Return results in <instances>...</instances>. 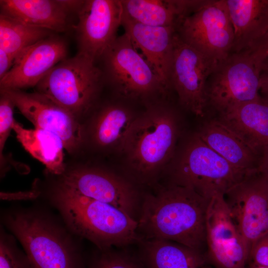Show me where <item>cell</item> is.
<instances>
[{
  "instance_id": "d6a6232c",
  "label": "cell",
  "mask_w": 268,
  "mask_h": 268,
  "mask_svg": "<svg viewBox=\"0 0 268 268\" xmlns=\"http://www.w3.org/2000/svg\"><path fill=\"white\" fill-rule=\"evenodd\" d=\"M259 92L261 97L268 103V71L261 73Z\"/></svg>"
},
{
  "instance_id": "5bb4252c",
  "label": "cell",
  "mask_w": 268,
  "mask_h": 268,
  "mask_svg": "<svg viewBox=\"0 0 268 268\" xmlns=\"http://www.w3.org/2000/svg\"><path fill=\"white\" fill-rule=\"evenodd\" d=\"M77 14L78 53L95 62L118 37L123 16L121 0H84Z\"/></svg>"
},
{
  "instance_id": "8992f818",
  "label": "cell",
  "mask_w": 268,
  "mask_h": 268,
  "mask_svg": "<svg viewBox=\"0 0 268 268\" xmlns=\"http://www.w3.org/2000/svg\"><path fill=\"white\" fill-rule=\"evenodd\" d=\"M246 174L233 167L196 133L174 168L173 184L191 189L210 200L217 194L224 195Z\"/></svg>"
},
{
  "instance_id": "1f68e13d",
  "label": "cell",
  "mask_w": 268,
  "mask_h": 268,
  "mask_svg": "<svg viewBox=\"0 0 268 268\" xmlns=\"http://www.w3.org/2000/svg\"><path fill=\"white\" fill-rule=\"evenodd\" d=\"M14 60L3 50L0 49V79L2 78L12 67Z\"/></svg>"
},
{
  "instance_id": "7c38bea8",
  "label": "cell",
  "mask_w": 268,
  "mask_h": 268,
  "mask_svg": "<svg viewBox=\"0 0 268 268\" xmlns=\"http://www.w3.org/2000/svg\"><path fill=\"white\" fill-rule=\"evenodd\" d=\"M5 92L21 113L36 129L49 131L62 141L69 153H76L84 139L83 126L67 110L46 96L22 90H0Z\"/></svg>"
},
{
  "instance_id": "ffe728a7",
  "label": "cell",
  "mask_w": 268,
  "mask_h": 268,
  "mask_svg": "<svg viewBox=\"0 0 268 268\" xmlns=\"http://www.w3.org/2000/svg\"><path fill=\"white\" fill-rule=\"evenodd\" d=\"M234 30L232 53L255 50L268 34V0H225Z\"/></svg>"
},
{
  "instance_id": "d4e9b609",
  "label": "cell",
  "mask_w": 268,
  "mask_h": 268,
  "mask_svg": "<svg viewBox=\"0 0 268 268\" xmlns=\"http://www.w3.org/2000/svg\"><path fill=\"white\" fill-rule=\"evenodd\" d=\"M130 112L121 106L111 104L101 108L91 125V137L101 148L121 147L134 121Z\"/></svg>"
},
{
  "instance_id": "6da1fadb",
  "label": "cell",
  "mask_w": 268,
  "mask_h": 268,
  "mask_svg": "<svg viewBox=\"0 0 268 268\" xmlns=\"http://www.w3.org/2000/svg\"><path fill=\"white\" fill-rule=\"evenodd\" d=\"M210 200L172 184L144 198L138 232L142 239L167 240L206 255L205 219Z\"/></svg>"
},
{
  "instance_id": "9c48e42d",
  "label": "cell",
  "mask_w": 268,
  "mask_h": 268,
  "mask_svg": "<svg viewBox=\"0 0 268 268\" xmlns=\"http://www.w3.org/2000/svg\"><path fill=\"white\" fill-rule=\"evenodd\" d=\"M104 79L118 93L131 99H144L166 91L126 33L118 36L101 58Z\"/></svg>"
},
{
  "instance_id": "9a60e30c",
  "label": "cell",
  "mask_w": 268,
  "mask_h": 268,
  "mask_svg": "<svg viewBox=\"0 0 268 268\" xmlns=\"http://www.w3.org/2000/svg\"><path fill=\"white\" fill-rule=\"evenodd\" d=\"M60 183L79 193L111 204L134 218L138 209L137 195L128 182L109 171L79 166L67 170Z\"/></svg>"
},
{
  "instance_id": "44dd1931",
  "label": "cell",
  "mask_w": 268,
  "mask_h": 268,
  "mask_svg": "<svg viewBox=\"0 0 268 268\" xmlns=\"http://www.w3.org/2000/svg\"><path fill=\"white\" fill-rule=\"evenodd\" d=\"M123 14L139 23L177 29L203 2L193 0H121Z\"/></svg>"
},
{
  "instance_id": "d6986e66",
  "label": "cell",
  "mask_w": 268,
  "mask_h": 268,
  "mask_svg": "<svg viewBox=\"0 0 268 268\" xmlns=\"http://www.w3.org/2000/svg\"><path fill=\"white\" fill-rule=\"evenodd\" d=\"M216 119L261 157L268 151V103L261 97Z\"/></svg>"
},
{
  "instance_id": "7a4b0ae2",
  "label": "cell",
  "mask_w": 268,
  "mask_h": 268,
  "mask_svg": "<svg viewBox=\"0 0 268 268\" xmlns=\"http://www.w3.org/2000/svg\"><path fill=\"white\" fill-rule=\"evenodd\" d=\"M51 199L66 225L74 234L94 243L100 250L139 242L138 221L107 203L84 196L59 183Z\"/></svg>"
},
{
  "instance_id": "484cf974",
  "label": "cell",
  "mask_w": 268,
  "mask_h": 268,
  "mask_svg": "<svg viewBox=\"0 0 268 268\" xmlns=\"http://www.w3.org/2000/svg\"><path fill=\"white\" fill-rule=\"evenodd\" d=\"M53 32L0 14V49L14 60L25 50L51 36Z\"/></svg>"
},
{
  "instance_id": "52a82bcc",
  "label": "cell",
  "mask_w": 268,
  "mask_h": 268,
  "mask_svg": "<svg viewBox=\"0 0 268 268\" xmlns=\"http://www.w3.org/2000/svg\"><path fill=\"white\" fill-rule=\"evenodd\" d=\"M261 69L253 53H231L210 75L206 87L207 109L217 115L261 97Z\"/></svg>"
},
{
  "instance_id": "603a6c76",
  "label": "cell",
  "mask_w": 268,
  "mask_h": 268,
  "mask_svg": "<svg viewBox=\"0 0 268 268\" xmlns=\"http://www.w3.org/2000/svg\"><path fill=\"white\" fill-rule=\"evenodd\" d=\"M137 255L144 268H202L206 256L180 244L161 239H142Z\"/></svg>"
},
{
  "instance_id": "4316f807",
  "label": "cell",
  "mask_w": 268,
  "mask_h": 268,
  "mask_svg": "<svg viewBox=\"0 0 268 268\" xmlns=\"http://www.w3.org/2000/svg\"><path fill=\"white\" fill-rule=\"evenodd\" d=\"M87 268H144L137 256L126 251L100 250L89 261Z\"/></svg>"
},
{
  "instance_id": "e575fe53",
  "label": "cell",
  "mask_w": 268,
  "mask_h": 268,
  "mask_svg": "<svg viewBox=\"0 0 268 268\" xmlns=\"http://www.w3.org/2000/svg\"><path fill=\"white\" fill-rule=\"evenodd\" d=\"M246 268H268V267L260 266L252 263H248Z\"/></svg>"
},
{
  "instance_id": "ac0fdd59",
  "label": "cell",
  "mask_w": 268,
  "mask_h": 268,
  "mask_svg": "<svg viewBox=\"0 0 268 268\" xmlns=\"http://www.w3.org/2000/svg\"><path fill=\"white\" fill-rule=\"evenodd\" d=\"M75 0H0V14L34 27L63 32L69 26V14Z\"/></svg>"
},
{
  "instance_id": "2e32d148",
  "label": "cell",
  "mask_w": 268,
  "mask_h": 268,
  "mask_svg": "<svg viewBox=\"0 0 268 268\" xmlns=\"http://www.w3.org/2000/svg\"><path fill=\"white\" fill-rule=\"evenodd\" d=\"M67 45L63 39L51 35L31 46L14 60L0 79V90H21L36 86L56 65L66 59Z\"/></svg>"
},
{
  "instance_id": "e0dca14e",
  "label": "cell",
  "mask_w": 268,
  "mask_h": 268,
  "mask_svg": "<svg viewBox=\"0 0 268 268\" xmlns=\"http://www.w3.org/2000/svg\"><path fill=\"white\" fill-rule=\"evenodd\" d=\"M121 25L134 47L141 52L142 56L167 91L171 88L170 71L177 29L172 27L143 25L123 14Z\"/></svg>"
},
{
  "instance_id": "f1b7e54d",
  "label": "cell",
  "mask_w": 268,
  "mask_h": 268,
  "mask_svg": "<svg viewBox=\"0 0 268 268\" xmlns=\"http://www.w3.org/2000/svg\"><path fill=\"white\" fill-rule=\"evenodd\" d=\"M12 100L4 92L0 91V161L1 175L4 173L6 161L3 156V149L15 121Z\"/></svg>"
},
{
  "instance_id": "f546056e",
  "label": "cell",
  "mask_w": 268,
  "mask_h": 268,
  "mask_svg": "<svg viewBox=\"0 0 268 268\" xmlns=\"http://www.w3.org/2000/svg\"><path fill=\"white\" fill-rule=\"evenodd\" d=\"M248 263L268 267V233L255 242L250 251Z\"/></svg>"
},
{
  "instance_id": "836d02e7",
  "label": "cell",
  "mask_w": 268,
  "mask_h": 268,
  "mask_svg": "<svg viewBox=\"0 0 268 268\" xmlns=\"http://www.w3.org/2000/svg\"><path fill=\"white\" fill-rule=\"evenodd\" d=\"M259 169L268 176V151L262 156Z\"/></svg>"
},
{
  "instance_id": "d590c367",
  "label": "cell",
  "mask_w": 268,
  "mask_h": 268,
  "mask_svg": "<svg viewBox=\"0 0 268 268\" xmlns=\"http://www.w3.org/2000/svg\"><path fill=\"white\" fill-rule=\"evenodd\" d=\"M207 268V267H203V268Z\"/></svg>"
},
{
  "instance_id": "7402d4cb",
  "label": "cell",
  "mask_w": 268,
  "mask_h": 268,
  "mask_svg": "<svg viewBox=\"0 0 268 268\" xmlns=\"http://www.w3.org/2000/svg\"><path fill=\"white\" fill-rule=\"evenodd\" d=\"M210 148L239 171L259 168L262 157L216 119L205 122L197 133Z\"/></svg>"
},
{
  "instance_id": "4fadbf2b",
  "label": "cell",
  "mask_w": 268,
  "mask_h": 268,
  "mask_svg": "<svg viewBox=\"0 0 268 268\" xmlns=\"http://www.w3.org/2000/svg\"><path fill=\"white\" fill-rule=\"evenodd\" d=\"M205 226L207 262L215 268H246L249 254L223 195L209 201Z\"/></svg>"
},
{
  "instance_id": "3957f363",
  "label": "cell",
  "mask_w": 268,
  "mask_h": 268,
  "mask_svg": "<svg viewBox=\"0 0 268 268\" xmlns=\"http://www.w3.org/2000/svg\"><path fill=\"white\" fill-rule=\"evenodd\" d=\"M4 221L33 268H87L69 234L46 214L15 211L7 214Z\"/></svg>"
},
{
  "instance_id": "4dcf8cb0",
  "label": "cell",
  "mask_w": 268,
  "mask_h": 268,
  "mask_svg": "<svg viewBox=\"0 0 268 268\" xmlns=\"http://www.w3.org/2000/svg\"><path fill=\"white\" fill-rule=\"evenodd\" d=\"M251 52L262 72L268 71V34L258 47Z\"/></svg>"
},
{
  "instance_id": "8d00e7d4",
  "label": "cell",
  "mask_w": 268,
  "mask_h": 268,
  "mask_svg": "<svg viewBox=\"0 0 268 268\" xmlns=\"http://www.w3.org/2000/svg\"><path fill=\"white\" fill-rule=\"evenodd\" d=\"M207 268H210V267H207Z\"/></svg>"
},
{
  "instance_id": "277c9868",
  "label": "cell",
  "mask_w": 268,
  "mask_h": 268,
  "mask_svg": "<svg viewBox=\"0 0 268 268\" xmlns=\"http://www.w3.org/2000/svg\"><path fill=\"white\" fill-rule=\"evenodd\" d=\"M174 112L164 106L149 108L134 120L121 147L138 175L146 178L172 155L178 135Z\"/></svg>"
},
{
  "instance_id": "cb8c5ba5",
  "label": "cell",
  "mask_w": 268,
  "mask_h": 268,
  "mask_svg": "<svg viewBox=\"0 0 268 268\" xmlns=\"http://www.w3.org/2000/svg\"><path fill=\"white\" fill-rule=\"evenodd\" d=\"M12 130L24 149L51 173L61 175L66 170L64 145L54 134L39 129H27L14 121Z\"/></svg>"
},
{
  "instance_id": "5b68a950",
  "label": "cell",
  "mask_w": 268,
  "mask_h": 268,
  "mask_svg": "<svg viewBox=\"0 0 268 268\" xmlns=\"http://www.w3.org/2000/svg\"><path fill=\"white\" fill-rule=\"evenodd\" d=\"M104 80L103 71L95 62L78 53L54 67L36 85V92L79 121L94 104Z\"/></svg>"
},
{
  "instance_id": "ba28073f",
  "label": "cell",
  "mask_w": 268,
  "mask_h": 268,
  "mask_svg": "<svg viewBox=\"0 0 268 268\" xmlns=\"http://www.w3.org/2000/svg\"><path fill=\"white\" fill-rule=\"evenodd\" d=\"M177 32L216 66L232 53L234 30L225 0H205L183 19Z\"/></svg>"
},
{
  "instance_id": "83f0119b",
  "label": "cell",
  "mask_w": 268,
  "mask_h": 268,
  "mask_svg": "<svg viewBox=\"0 0 268 268\" xmlns=\"http://www.w3.org/2000/svg\"><path fill=\"white\" fill-rule=\"evenodd\" d=\"M0 268H33L26 254L17 247L14 238L1 231Z\"/></svg>"
},
{
  "instance_id": "8fae6325",
  "label": "cell",
  "mask_w": 268,
  "mask_h": 268,
  "mask_svg": "<svg viewBox=\"0 0 268 268\" xmlns=\"http://www.w3.org/2000/svg\"><path fill=\"white\" fill-rule=\"evenodd\" d=\"M216 67L184 42L176 32L170 71V86L176 91L182 106L197 116H203L207 109V83Z\"/></svg>"
},
{
  "instance_id": "30bf717a",
  "label": "cell",
  "mask_w": 268,
  "mask_h": 268,
  "mask_svg": "<svg viewBox=\"0 0 268 268\" xmlns=\"http://www.w3.org/2000/svg\"><path fill=\"white\" fill-rule=\"evenodd\" d=\"M231 217L249 254L268 233V176L259 168L245 175L224 195Z\"/></svg>"
}]
</instances>
